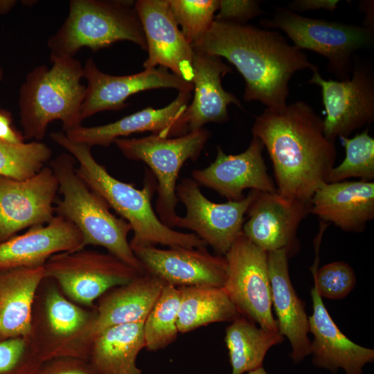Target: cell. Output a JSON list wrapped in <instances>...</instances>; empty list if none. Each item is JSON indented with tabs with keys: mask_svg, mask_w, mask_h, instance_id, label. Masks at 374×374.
<instances>
[{
	"mask_svg": "<svg viewBox=\"0 0 374 374\" xmlns=\"http://www.w3.org/2000/svg\"><path fill=\"white\" fill-rule=\"evenodd\" d=\"M251 132L268 152L277 193L310 204L337 157L335 142L324 134L323 119L299 100L280 110L266 108L256 118Z\"/></svg>",
	"mask_w": 374,
	"mask_h": 374,
	"instance_id": "1",
	"label": "cell"
},
{
	"mask_svg": "<svg viewBox=\"0 0 374 374\" xmlns=\"http://www.w3.org/2000/svg\"><path fill=\"white\" fill-rule=\"evenodd\" d=\"M192 47L234 65L245 82L244 100L260 101L271 110L287 106L289 83L296 72L317 67L280 31L247 24L215 19Z\"/></svg>",
	"mask_w": 374,
	"mask_h": 374,
	"instance_id": "2",
	"label": "cell"
},
{
	"mask_svg": "<svg viewBox=\"0 0 374 374\" xmlns=\"http://www.w3.org/2000/svg\"><path fill=\"white\" fill-rule=\"evenodd\" d=\"M50 137L75 159L78 164L76 172L85 184L129 223L133 231L130 242L132 249L157 244L206 247V244L195 233L175 231L160 220L151 204L157 184L150 175L146 176L143 188L137 189L112 176L96 161L91 147L73 141L61 132L51 133Z\"/></svg>",
	"mask_w": 374,
	"mask_h": 374,
	"instance_id": "3",
	"label": "cell"
},
{
	"mask_svg": "<svg viewBox=\"0 0 374 374\" xmlns=\"http://www.w3.org/2000/svg\"><path fill=\"white\" fill-rule=\"evenodd\" d=\"M51 68L33 69L19 89L20 124L26 139H44L50 123L60 121L64 132L82 125L87 87L83 66L73 57H51Z\"/></svg>",
	"mask_w": 374,
	"mask_h": 374,
	"instance_id": "4",
	"label": "cell"
},
{
	"mask_svg": "<svg viewBox=\"0 0 374 374\" xmlns=\"http://www.w3.org/2000/svg\"><path fill=\"white\" fill-rule=\"evenodd\" d=\"M75 161L70 154L64 153L51 163L62 195V199L55 206L56 215L79 229L84 247H103L108 253L144 274L127 240L132 231L130 225L122 217L113 215L105 200L78 176Z\"/></svg>",
	"mask_w": 374,
	"mask_h": 374,
	"instance_id": "5",
	"label": "cell"
},
{
	"mask_svg": "<svg viewBox=\"0 0 374 374\" xmlns=\"http://www.w3.org/2000/svg\"><path fill=\"white\" fill-rule=\"evenodd\" d=\"M95 321L94 306L73 302L53 280L45 278L35 296L27 338L42 363L62 357L88 361Z\"/></svg>",
	"mask_w": 374,
	"mask_h": 374,
	"instance_id": "6",
	"label": "cell"
},
{
	"mask_svg": "<svg viewBox=\"0 0 374 374\" xmlns=\"http://www.w3.org/2000/svg\"><path fill=\"white\" fill-rule=\"evenodd\" d=\"M147 50L142 25L127 1L71 0L67 18L48 40L51 57H73L83 47L96 51L120 41Z\"/></svg>",
	"mask_w": 374,
	"mask_h": 374,
	"instance_id": "7",
	"label": "cell"
},
{
	"mask_svg": "<svg viewBox=\"0 0 374 374\" xmlns=\"http://www.w3.org/2000/svg\"><path fill=\"white\" fill-rule=\"evenodd\" d=\"M260 23L267 29L284 32L297 48L325 57L337 80L349 79L355 53L374 43L372 28L307 17L286 8H276L270 18Z\"/></svg>",
	"mask_w": 374,
	"mask_h": 374,
	"instance_id": "8",
	"label": "cell"
},
{
	"mask_svg": "<svg viewBox=\"0 0 374 374\" xmlns=\"http://www.w3.org/2000/svg\"><path fill=\"white\" fill-rule=\"evenodd\" d=\"M210 137L206 129L190 131L175 138L152 134L140 139H116L114 143L127 159L145 163L157 179L155 208L160 220L172 229L178 217L176 194L179 171L188 160L195 161Z\"/></svg>",
	"mask_w": 374,
	"mask_h": 374,
	"instance_id": "9",
	"label": "cell"
},
{
	"mask_svg": "<svg viewBox=\"0 0 374 374\" xmlns=\"http://www.w3.org/2000/svg\"><path fill=\"white\" fill-rule=\"evenodd\" d=\"M45 278L53 280L73 302L93 308L109 290L143 274L109 253L84 249L52 256L44 265Z\"/></svg>",
	"mask_w": 374,
	"mask_h": 374,
	"instance_id": "10",
	"label": "cell"
},
{
	"mask_svg": "<svg viewBox=\"0 0 374 374\" xmlns=\"http://www.w3.org/2000/svg\"><path fill=\"white\" fill-rule=\"evenodd\" d=\"M318 67L312 70L309 84L321 88L326 116L323 120L326 137L335 142L374 120V70L370 60L356 55L349 79L326 80Z\"/></svg>",
	"mask_w": 374,
	"mask_h": 374,
	"instance_id": "11",
	"label": "cell"
},
{
	"mask_svg": "<svg viewBox=\"0 0 374 374\" xmlns=\"http://www.w3.org/2000/svg\"><path fill=\"white\" fill-rule=\"evenodd\" d=\"M224 256L227 274L223 288L240 314L265 330L279 332L271 312L267 253L242 232Z\"/></svg>",
	"mask_w": 374,
	"mask_h": 374,
	"instance_id": "12",
	"label": "cell"
},
{
	"mask_svg": "<svg viewBox=\"0 0 374 374\" xmlns=\"http://www.w3.org/2000/svg\"><path fill=\"white\" fill-rule=\"evenodd\" d=\"M257 190L242 199L215 203L208 199L199 185L185 178L177 185L176 194L185 206V216H178L175 226L190 230L218 254L225 255L242 232L244 215Z\"/></svg>",
	"mask_w": 374,
	"mask_h": 374,
	"instance_id": "13",
	"label": "cell"
},
{
	"mask_svg": "<svg viewBox=\"0 0 374 374\" xmlns=\"http://www.w3.org/2000/svg\"><path fill=\"white\" fill-rule=\"evenodd\" d=\"M58 191L50 166L24 180L0 176V243L24 229L48 223L55 215Z\"/></svg>",
	"mask_w": 374,
	"mask_h": 374,
	"instance_id": "14",
	"label": "cell"
},
{
	"mask_svg": "<svg viewBox=\"0 0 374 374\" xmlns=\"http://www.w3.org/2000/svg\"><path fill=\"white\" fill-rule=\"evenodd\" d=\"M83 78L87 85L81 107L82 121L100 112L122 109L126 107L129 97L141 91L161 88H173L179 91L193 89V82L164 67L145 69L132 75H112L99 70L91 58L83 66Z\"/></svg>",
	"mask_w": 374,
	"mask_h": 374,
	"instance_id": "15",
	"label": "cell"
},
{
	"mask_svg": "<svg viewBox=\"0 0 374 374\" xmlns=\"http://www.w3.org/2000/svg\"><path fill=\"white\" fill-rule=\"evenodd\" d=\"M133 252L144 272L176 287H223L226 278L225 257L210 253L206 247H137Z\"/></svg>",
	"mask_w": 374,
	"mask_h": 374,
	"instance_id": "16",
	"label": "cell"
},
{
	"mask_svg": "<svg viewBox=\"0 0 374 374\" xmlns=\"http://www.w3.org/2000/svg\"><path fill=\"white\" fill-rule=\"evenodd\" d=\"M134 8L147 43L144 69L164 67L192 82L194 51L179 30L168 0H139Z\"/></svg>",
	"mask_w": 374,
	"mask_h": 374,
	"instance_id": "17",
	"label": "cell"
},
{
	"mask_svg": "<svg viewBox=\"0 0 374 374\" xmlns=\"http://www.w3.org/2000/svg\"><path fill=\"white\" fill-rule=\"evenodd\" d=\"M263 149L262 141L254 136L247 150L238 154H226L218 147L215 160L206 168L193 170V179L228 201L242 199L246 189L276 193L264 161Z\"/></svg>",
	"mask_w": 374,
	"mask_h": 374,
	"instance_id": "18",
	"label": "cell"
},
{
	"mask_svg": "<svg viewBox=\"0 0 374 374\" xmlns=\"http://www.w3.org/2000/svg\"><path fill=\"white\" fill-rule=\"evenodd\" d=\"M190 99L191 91H179L177 97L163 108L148 107L112 123L81 125L64 134L69 139L90 147H108L116 139L144 132L166 138L181 136L189 132L186 112Z\"/></svg>",
	"mask_w": 374,
	"mask_h": 374,
	"instance_id": "19",
	"label": "cell"
},
{
	"mask_svg": "<svg viewBox=\"0 0 374 374\" xmlns=\"http://www.w3.org/2000/svg\"><path fill=\"white\" fill-rule=\"evenodd\" d=\"M310 207V204L286 198L277 192L256 191L246 213L248 220L242 233L267 253L280 249L289 251Z\"/></svg>",
	"mask_w": 374,
	"mask_h": 374,
	"instance_id": "20",
	"label": "cell"
},
{
	"mask_svg": "<svg viewBox=\"0 0 374 374\" xmlns=\"http://www.w3.org/2000/svg\"><path fill=\"white\" fill-rule=\"evenodd\" d=\"M84 248L79 229L55 215L48 223L30 227L0 243V269L43 267L55 254Z\"/></svg>",
	"mask_w": 374,
	"mask_h": 374,
	"instance_id": "21",
	"label": "cell"
},
{
	"mask_svg": "<svg viewBox=\"0 0 374 374\" xmlns=\"http://www.w3.org/2000/svg\"><path fill=\"white\" fill-rule=\"evenodd\" d=\"M311 296L313 312L308 321L309 332L314 336L310 354L314 366L332 373L342 368L346 374H363V367L373 362L374 350L355 344L342 333L314 287Z\"/></svg>",
	"mask_w": 374,
	"mask_h": 374,
	"instance_id": "22",
	"label": "cell"
},
{
	"mask_svg": "<svg viewBox=\"0 0 374 374\" xmlns=\"http://www.w3.org/2000/svg\"><path fill=\"white\" fill-rule=\"evenodd\" d=\"M288 254L286 249L267 252V265L278 332L289 339L292 346L291 357L297 364L310 354L308 336L309 321L305 304L291 283Z\"/></svg>",
	"mask_w": 374,
	"mask_h": 374,
	"instance_id": "23",
	"label": "cell"
},
{
	"mask_svg": "<svg viewBox=\"0 0 374 374\" xmlns=\"http://www.w3.org/2000/svg\"><path fill=\"white\" fill-rule=\"evenodd\" d=\"M310 213L348 232H361L374 218V182L323 183L310 201Z\"/></svg>",
	"mask_w": 374,
	"mask_h": 374,
	"instance_id": "24",
	"label": "cell"
},
{
	"mask_svg": "<svg viewBox=\"0 0 374 374\" xmlns=\"http://www.w3.org/2000/svg\"><path fill=\"white\" fill-rule=\"evenodd\" d=\"M193 51L194 96L186 112L189 132L202 129L208 123L227 121L230 104L242 107L236 96L222 84V78L232 71L231 68L218 56Z\"/></svg>",
	"mask_w": 374,
	"mask_h": 374,
	"instance_id": "25",
	"label": "cell"
},
{
	"mask_svg": "<svg viewBox=\"0 0 374 374\" xmlns=\"http://www.w3.org/2000/svg\"><path fill=\"white\" fill-rule=\"evenodd\" d=\"M166 283L148 273L115 287L95 303V337L116 326L144 321Z\"/></svg>",
	"mask_w": 374,
	"mask_h": 374,
	"instance_id": "26",
	"label": "cell"
},
{
	"mask_svg": "<svg viewBox=\"0 0 374 374\" xmlns=\"http://www.w3.org/2000/svg\"><path fill=\"white\" fill-rule=\"evenodd\" d=\"M43 267L0 269V341L28 337Z\"/></svg>",
	"mask_w": 374,
	"mask_h": 374,
	"instance_id": "27",
	"label": "cell"
},
{
	"mask_svg": "<svg viewBox=\"0 0 374 374\" xmlns=\"http://www.w3.org/2000/svg\"><path fill=\"white\" fill-rule=\"evenodd\" d=\"M143 323L114 326L94 338L88 361L99 374H142L136 358L145 348Z\"/></svg>",
	"mask_w": 374,
	"mask_h": 374,
	"instance_id": "28",
	"label": "cell"
},
{
	"mask_svg": "<svg viewBox=\"0 0 374 374\" xmlns=\"http://www.w3.org/2000/svg\"><path fill=\"white\" fill-rule=\"evenodd\" d=\"M181 300L177 327L186 333L217 322L233 321L240 314L223 287H178Z\"/></svg>",
	"mask_w": 374,
	"mask_h": 374,
	"instance_id": "29",
	"label": "cell"
},
{
	"mask_svg": "<svg viewBox=\"0 0 374 374\" xmlns=\"http://www.w3.org/2000/svg\"><path fill=\"white\" fill-rule=\"evenodd\" d=\"M283 340L279 332L258 328L253 321L240 315L226 328L231 374H243L262 367L269 348Z\"/></svg>",
	"mask_w": 374,
	"mask_h": 374,
	"instance_id": "30",
	"label": "cell"
},
{
	"mask_svg": "<svg viewBox=\"0 0 374 374\" xmlns=\"http://www.w3.org/2000/svg\"><path fill=\"white\" fill-rule=\"evenodd\" d=\"M180 300L179 287L166 283L144 321L145 348L156 351L176 340Z\"/></svg>",
	"mask_w": 374,
	"mask_h": 374,
	"instance_id": "31",
	"label": "cell"
},
{
	"mask_svg": "<svg viewBox=\"0 0 374 374\" xmlns=\"http://www.w3.org/2000/svg\"><path fill=\"white\" fill-rule=\"evenodd\" d=\"M51 155V148L40 141L11 143L0 140V176L28 179L44 167Z\"/></svg>",
	"mask_w": 374,
	"mask_h": 374,
	"instance_id": "32",
	"label": "cell"
},
{
	"mask_svg": "<svg viewBox=\"0 0 374 374\" xmlns=\"http://www.w3.org/2000/svg\"><path fill=\"white\" fill-rule=\"evenodd\" d=\"M346 152L343 161L330 171L326 183L346 181L349 178H359L371 181L374 178V139L368 129L353 138L340 137Z\"/></svg>",
	"mask_w": 374,
	"mask_h": 374,
	"instance_id": "33",
	"label": "cell"
},
{
	"mask_svg": "<svg viewBox=\"0 0 374 374\" xmlns=\"http://www.w3.org/2000/svg\"><path fill=\"white\" fill-rule=\"evenodd\" d=\"M172 16L193 46L206 35L219 9L218 0H168Z\"/></svg>",
	"mask_w": 374,
	"mask_h": 374,
	"instance_id": "34",
	"label": "cell"
},
{
	"mask_svg": "<svg viewBox=\"0 0 374 374\" xmlns=\"http://www.w3.org/2000/svg\"><path fill=\"white\" fill-rule=\"evenodd\" d=\"M316 251L317 258L311 269L314 280V287L321 297L330 299L345 298L356 284V276L353 268L345 262L337 261L318 269L319 249Z\"/></svg>",
	"mask_w": 374,
	"mask_h": 374,
	"instance_id": "35",
	"label": "cell"
},
{
	"mask_svg": "<svg viewBox=\"0 0 374 374\" xmlns=\"http://www.w3.org/2000/svg\"><path fill=\"white\" fill-rule=\"evenodd\" d=\"M42 364L27 337L0 341V374H36Z\"/></svg>",
	"mask_w": 374,
	"mask_h": 374,
	"instance_id": "36",
	"label": "cell"
},
{
	"mask_svg": "<svg viewBox=\"0 0 374 374\" xmlns=\"http://www.w3.org/2000/svg\"><path fill=\"white\" fill-rule=\"evenodd\" d=\"M261 1L254 0H221L215 20L246 24L262 13Z\"/></svg>",
	"mask_w": 374,
	"mask_h": 374,
	"instance_id": "37",
	"label": "cell"
},
{
	"mask_svg": "<svg viewBox=\"0 0 374 374\" xmlns=\"http://www.w3.org/2000/svg\"><path fill=\"white\" fill-rule=\"evenodd\" d=\"M36 374H99L89 361L73 357L44 362Z\"/></svg>",
	"mask_w": 374,
	"mask_h": 374,
	"instance_id": "38",
	"label": "cell"
},
{
	"mask_svg": "<svg viewBox=\"0 0 374 374\" xmlns=\"http://www.w3.org/2000/svg\"><path fill=\"white\" fill-rule=\"evenodd\" d=\"M339 2V0H294L290 3L288 9L294 12L316 10L333 11Z\"/></svg>",
	"mask_w": 374,
	"mask_h": 374,
	"instance_id": "39",
	"label": "cell"
},
{
	"mask_svg": "<svg viewBox=\"0 0 374 374\" xmlns=\"http://www.w3.org/2000/svg\"><path fill=\"white\" fill-rule=\"evenodd\" d=\"M0 140L11 143L24 142V136L12 127L8 114L3 112H0Z\"/></svg>",
	"mask_w": 374,
	"mask_h": 374,
	"instance_id": "40",
	"label": "cell"
},
{
	"mask_svg": "<svg viewBox=\"0 0 374 374\" xmlns=\"http://www.w3.org/2000/svg\"><path fill=\"white\" fill-rule=\"evenodd\" d=\"M247 374H268L263 367H260L257 369L248 372Z\"/></svg>",
	"mask_w": 374,
	"mask_h": 374,
	"instance_id": "41",
	"label": "cell"
},
{
	"mask_svg": "<svg viewBox=\"0 0 374 374\" xmlns=\"http://www.w3.org/2000/svg\"><path fill=\"white\" fill-rule=\"evenodd\" d=\"M3 78V71L1 66H0V81L2 80Z\"/></svg>",
	"mask_w": 374,
	"mask_h": 374,
	"instance_id": "42",
	"label": "cell"
}]
</instances>
